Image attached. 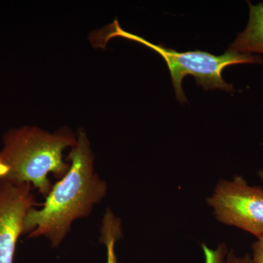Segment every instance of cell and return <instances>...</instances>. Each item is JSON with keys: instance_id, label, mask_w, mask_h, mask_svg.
I'll use <instances>...</instances> for the list:
<instances>
[{"instance_id": "3", "label": "cell", "mask_w": 263, "mask_h": 263, "mask_svg": "<svg viewBox=\"0 0 263 263\" xmlns=\"http://www.w3.org/2000/svg\"><path fill=\"white\" fill-rule=\"evenodd\" d=\"M117 37L141 43L164 59L171 73L176 99L181 103L187 102L182 88L183 79L186 76H193L197 84L206 91L221 89L233 92L235 89L233 84L226 82L222 77L223 70L227 67L240 64L263 65L261 57L237 53L230 49L219 56L199 50L179 52L163 45L155 44L141 36L124 30L117 20L94 33L91 40L95 46L105 48L110 39Z\"/></svg>"}, {"instance_id": "8", "label": "cell", "mask_w": 263, "mask_h": 263, "mask_svg": "<svg viewBox=\"0 0 263 263\" xmlns=\"http://www.w3.org/2000/svg\"><path fill=\"white\" fill-rule=\"evenodd\" d=\"M205 257V263H224L228 253L224 245H219L216 249H210L205 245H202Z\"/></svg>"}, {"instance_id": "4", "label": "cell", "mask_w": 263, "mask_h": 263, "mask_svg": "<svg viewBox=\"0 0 263 263\" xmlns=\"http://www.w3.org/2000/svg\"><path fill=\"white\" fill-rule=\"evenodd\" d=\"M216 219L259 238L263 235V189L241 176L221 180L208 199Z\"/></svg>"}, {"instance_id": "10", "label": "cell", "mask_w": 263, "mask_h": 263, "mask_svg": "<svg viewBox=\"0 0 263 263\" xmlns=\"http://www.w3.org/2000/svg\"><path fill=\"white\" fill-rule=\"evenodd\" d=\"M224 263H252V256L246 254L242 257H238L234 250H231L227 254Z\"/></svg>"}, {"instance_id": "2", "label": "cell", "mask_w": 263, "mask_h": 263, "mask_svg": "<svg viewBox=\"0 0 263 263\" xmlns=\"http://www.w3.org/2000/svg\"><path fill=\"white\" fill-rule=\"evenodd\" d=\"M77 137L68 129L51 133L37 127L11 129L5 135L0 162L8 169L2 181L30 183L47 196L52 186L48 175L62 179L70 169L63 152L75 146Z\"/></svg>"}, {"instance_id": "6", "label": "cell", "mask_w": 263, "mask_h": 263, "mask_svg": "<svg viewBox=\"0 0 263 263\" xmlns=\"http://www.w3.org/2000/svg\"><path fill=\"white\" fill-rule=\"evenodd\" d=\"M248 23L230 45L229 49L243 54H263V3L253 4L247 1Z\"/></svg>"}, {"instance_id": "13", "label": "cell", "mask_w": 263, "mask_h": 263, "mask_svg": "<svg viewBox=\"0 0 263 263\" xmlns=\"http://www.w3.org/2000/svg\"><path fill=\"white\" fill-rule=\"evenodd\" d=\"M0 183H1V179H0Z\"/></svg>"}, {"instance_id": "5", "label": "cell", "mask_w": 263, "mask_h": 263, "mask_svg": "<svg viewBox=\"0 0 263 263\" xmlns=\"http://www.w3.org/2000/svg\"><path fill=\"white\" fill-rule=\"evenodd\" d=\"M36 205L30 183H0V263H13L27 213Z\"/></svg>"}, {"instance_id": "11", "label": "cell", "mask_w": 263, "mask_h": 263, "mask_svg": "<svg viewBox=\"0 0 263 263\" xmlns=\"http://www.w3.org/2000/svg\"><path fill=\"white\" fill-rule=\"evenodd\" d=\"M7 172H8V169H7V167L0 162V179L4 178Z\"/></svg>"}, {"instance_id": "9", "label": "cell", "mask_w": 263, "mask_h": 263, "mask_svg": "<svg viewBox=\"0 0 263 263\" xmlns=\"http://www.w3.org/2000/svg\"><path fill=\"white\" fill-rule=\"evenodd\" d=\"M252 263H263V235L252 245Z\"/></svg>"}, {"instance_id": "1", "label": "cell", "mask_w": 263, "mask_h": 263, "mask_svg": "<svg viewBox=\"0 0 263 263\" xmlns=\"http://www.w3.org/2000/svg\"><path fill=\"white\" fill-rule=\"evenodd\" d=\"M77 141L69 154L70 169L53 185L41 209L27 213L23 233L29 238L44 237L52 247H60L74 221L87 217L105 198L106 182L95 170V156L86 132H78Z\"/></svg>"}, {"instance_id": "7", "label": "cell", "mask_w": 263, "mask_h": 263, "mask_svg": "<svg viewBox=\"0 0 263 263\" xmlns=\"http://www.w3.org/2000/svg\"><path fill=\"white\" fill-rule=\"evenodd\" d=\"M122 232L121 221L108 209L104 216L101 229V242L107 248V263H117L115 243L122 236Z\"/></svg>"}, {"instance_id": "12", "label": "cell", "mask_w": 263, "mask_h": 263, "mask_svg": "<svg viewBox=\"0 0 263 263\" xmlns=\"http://www.w3.org/2000/svg\"><path fill=\"white\" fill-rule=\"evenodd\" d=\"M259 177L260 178V179L263 181V168L261 169L260 171L258 172Z\"/></svg>"}]
</instances>
